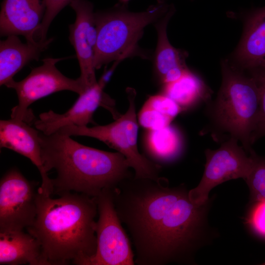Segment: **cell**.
<instances>
[{"mask_svg":"<svg viewBox=\"0 0 265 265\" xmlns=\"http://www.w3.org/2000/svg\"><path fill=\"white\" fill-rule=\"evenodd\" d=\"M184 185L131 176L113 188L115 210L135 250V264H191L207 229L210 200L193 203Z\"/></svg>","mask_w":265,"mask_h":265,"instance_id":"6da1fadb","label":"cell"},{"mask_svg":"<svg viewBox=\"0 0 265 265\" xmlns=\"http://www.w3.org/2000/svg\"><path fill=\"white\" fill-rule=\"evenodd\" d=\"M58 195L52 198L38 188L36 215L26 231L38 241L46 265H83L96 251L95 197L75 192Z\"/></svg>","mask_w":265,"mask_h":265,"instance_id":"7a4b0ae2","label":"cell"},{"mask_svg":"<svg viewBox=\"0 0 265 265\" xmlns=\"http://www.w3.org/2000/svg\"><path fill=\"white\" fill-rule=\"evenodd\" d=\"M39 135L44 168L56 174L52 179L53 193L75 192L96 197L131 176L125 157L118 152L83 145L60 130L49 135L39 131Z\"/></svg>","mask_w":265,"mask_h":265,"instance_id":"3957f363","label":"cell"},{"mask_svg":"<svg viewBox=\"0 0 265 265\" xmlns=\"http://www.w3.org/2000/svg\"><path fill=\"white\" fill-rule=\"evenodd\" d=\"M221 84L207 113L217 134L237 139L249 154L259 116V90L253 78L230 60L221 61Z\"/></svg>","mask_w":265,"mask_h":265,"instance_id":"277c9868","label":"cell"},{"mask_svg":"<svg viewBox=\"0 0 265 265\" xmlns=\"http://www.w3.org/2000/svg\"><path fill=\"white\" fill-rule=\"evenodd\" d=\"M172 4L157 0L146 10L134 12L117 3L94 13L97 29L94 64L96 70L112 61L118 62L134 55L147 58L149 55L138 46L144 29L164 16Z\"/></svg>","mask_w":265,"mask_h":265,"instance_id":"5b68a950","label":"cell"},{"mask_svg":"<svg viewBox=\"0 0 265 265\" xmlns=\"http://www.w3.org/2000/svg\"><path fill=\"white\" fill-rule=\"evenodd\" d=\"M129 106L126 113L111 123L93 127L70 126L60 130L70 136H85L96 138L116 150L126 158L130 168L134 171L136 179L159 178L160 167L141 154L138 150L135 98L132 88L127 90Z\"/></svg>","mask_w":265,"mask_h":265,"instance_id":"8992f818","label":"cell"},{"mask_svg":"<svg viewBox=\"0 0 265 265\" xmlns=\"http://www.w3.org/2000/svg\"><path fill=\"white\" fill-rule=\"evenodd\" d=\"M67 58H45L42 60V65L33 68L23 80L17 81L13 79L4 85L15 90L18 100V105L11 109V118L31 125L36 118L28 107L36 101L63 90L79 95L85 91L79 78L75 80L68 78L56 67L58 62Z\"/></svg>","mask_w":265,"mask_h":265,"instance_id":"52a82bcc","label":"cell"},{"mask_svg":"<svg viewBox=\"0 0 265 265\" xmlns=\"http://www.w3.org/2000/svg\"><path fill=\"white\" fill-rule=\"evenodd\" d=\"M95 199L96 251L83 265H134L135 254L115 210L113 188L103 189Z\"/></svg>","mask_w":265,"mask_h":265,"instance_id":"ba28073f","label":"cell"},{"mask_svg":"<svg viewBox=\"0 0 265 265\" xmlns=\"http://www.w3.org/2000/svg\"><path fill=\"white\" fill-rule=\"evenodd\" d=\"M236 138L230 137L216 150L207 149L204 173L198 185L188 191L189 199L202 205L209 200L210 191L217 186L230 180L247 177L252 158Z\"/></svg>","mask_w":265,"mask_h":265,"instance_id":"9c48e42d","label":"cell"},{"mask_svg":"<svg viewBox=\"0 0 265 265\" xmlns=\"http://www.w3.org/2000/svg\"><path fill=\"white\" fill-rule=\"evenodd\" d=\"M36 184L17 168L7 171L0 181V230H24L37 213Z\"/></svg>","mask_w":265,"mask_h":265,"instance_id":"30bf717a","label":"cell"},{"mask_svg":"<svg viewBox=\"0 0 265 265\" xmlns=\"http://www.w3.org/2000/svg\"><path fill=\"white\" fill-rule=\"evenodd\" d=\"M76 13V20L70 24L69 41L78 60L79 77L86 91L97 83L94 64L97 41L94 5L87 0H74L70 4Z\"/></svg>","mask_w":265,"mask_h":265,"instance_id":"8fae6325","label":"cell"},{"mask_svg":"<svg viewBox=\"0 0 265 265\" xmlns=\"http://www.w3.org/2000/svg\"><path fill=\"white\" fill-rule=\"evenodd\" d=\"M105 85L104 77L79 97L66 112L59 114L51 110L39 114L33 122L35 128L43 133L49 135L66 126H86L93 122V115L100 106H108L111 102L103 91Z\"/></svg>","mask_w":265,"mask_h":265,"instance_id":"7c38bea8","label":"cell"},{"mask_svg":"<svg viewBox=\"0 0 265 265\" xmlns=\"http://www.w3.org/2000/svg\"><path fill=\"white\" fill-rule=\"evenodd\" d=\"M39 130L27 122L16 118L0 121V147L11 150L27 158L36 166L41 177L39 190L51 195L53 187L46 171L41 158Z\"/></svg>","mask_w":265,"mask_h":265,"instance_id":"4fadbf2b","label":"cell"},{"mask_svg":"<svg viewBox=\"0 0 265 265\" xmlns=\"http://www.w3.org/2000/svg\"><path fill=\"white\" fill-rule=\"evenodd\" d=\"M46 10L45 0H2L0 12L1 36L22 35L34 42Z\"/></svg>","mask_w":265,"mask_h":265,"instance_id":"5bb4252c","label":"cell"},{"mask_svg":"<svg viewBox=\"0 0 265 265\" xmlns=\"http://www.w3.org/2000/svg\"><path fill=\"white\" fill-rule=\"evenodd\" d=\"M175 11L172 4L168 11L154 24L158 40L152 56L153 69L162 85L178 80L189 69L186 63L187 53L174 47L167 37V25Z\"/></svg>","mask_w":265,"mask_h":265,"instance_id":"9a60e30c","label":"cell"},{"mask_svg":"<svg viewBox=\"0 0 265 265\" xmlns=\"http://www.w3.org/2000/svg\"><path fill=\"white\" fill-rule=\"evenodd\" d=\"M230 61L243 70L265 69V6L246 15L242 36Z\"/></svg>","mask_w":265,"mask_h":265,"instance_id":"2e32d148","label":"cell"},{"mask_svg":"<svg viewBox=\"0 0 265 265\" xmlns=\"http://www.w3.org/2000/svg\"><path fill=\"white\" fill-rule=\"evenodd\" d=\"M53 38L34 42H22L18 35H10L0 42V85H4L24 66L38 61L53 42Z\"/></svg>","mask_w":265,"mask_h":265,"instance_id":"e0dca14e","label":"cell"},{"mask_svg":"<svg viewBox=\"0 0 265 265\" xmlns=\"http://www.w3.org/2000/svg\"><path fill=\"white\" fill-rule=\"evenodd\" d=\"M46 265L38 241L24 230H0V265Z\"/></svg>","mask_w":265,"mask_h":265,"instance_id":"ac0fdd59","label":"cell"},{"mask_svg":"<svg viewBox=\"0 0 265 265\" xmlns=\"http://www.w3.org/2000/svg\"><path fill=\"white\" fill-rule=\"evenodd\" d=\"M211 91L203 80L189 69L178 80L162 85V93L182 109L204 101L209 102Z\"/></svg>","mask_w":265,"mask_h":265,"instance_id":"d6986e66","label":"cell"},{"mask_svg":"<svg viewBox=\"0 0 265 265\" xmlns=\"http://www.w3.org/2000/svg\"><path fill=\"white\" fill-rule=\"evenodd\" d=\"M182 108L174 100L161 93L150 97L140 109L139 124L148 130L161 129L170 125Z\"/></svg>","mask_w":265,"mask_h":265,"instance_id":"ffe728a7","label":"cell"},{"mask_svg":"<svg viewBox=\"0 0 265 265\" xmlns=\"http://www.w3.org/2000/svg\"><path fill=\"white\" fill-rule=\"evenodd\" d=\"M146 146L149 153L161 161H169L179 156L183 147L182 138L175 128L167 126L148 130L145 136Z\"/></svg>","mask_w":265,"mask_h":265,"instance_id":"44dd1931","label":"cell"},{"mask_svg":"<svg viewBox=\"0 0 265 265\" xmlns=\"http://www.w3.org/2000/svg\"><path fill=\"white\" fill-rule=\"evenodd\" d=\"M249 154L252 164L244 180L250 190L251 200L265 199V158L259 156L252 149Z\"/></svg>","mask_w":265,"mask_h":265,"instance_id":"7402d4cb","label":"cell"},{"mask_svg":"<svg viewBox=\"0 0 265 265\" xmlns=\"http://www.w3.org/2000/svg\"><path fill=\"white\" fill-rule=\"evenodd\" d=\"M254 80L260 94V112L255 131L251 136L252 144L258 138L265 136V69L255 68L247 70Z\"/></svg>","mask_w":265,"mask_h":265,"instance_id":"603a6c76","label":"cell"},{"mask_svg":"<svg viewBox=\"0 0 265 265\" xmlns=\"http://www.w3.org/2000/svg\"><path fill=\"white\" fill-rule=\"evenodd\" d=\"M245 221L252 233L265 241V199L251 201Z\"/></svg>","mask_w":265,"mask_h":265,"instance_id":"cb8c5ba5","label":"cell"},{"mask_svg":"<svg viewBox=\"0 0 265 265\" xmlns=\"http://www.w3.org/2000/svg\"><path fill=\"white\" fill-rule=\"evenodd\" d=\"M74 0H45L46 10L40 29L37 34V39L45 40L51 24L56 16Z\"/></svg>","mask_w":265,"mask_h":265,"instance_id":"d4e9b609","label":"cell"},{"mask_svg":"<svg viewBox=\"0 0 265 265\" xmlns=\"http://www.w3.org/2000/svg\"><path fill=\"white\" fill-rule=\"evenodd\" d=\"M119 3L124 5H128V4L130 0H118Z\"/></svg>","mask_w":265,"mask_h":265,"instance_id":"484cf974","label":"cell"},{"mask_svg":"<svg viewBox=\"0 0 265 265\" xmlns=\"http://www.w3.org/2000/svg\"><path fill=\"white\" fill-rule=\"evenodd\" d=\"M261 265H265V262H264V263L262 264Z\"/></svg>","mask_w":265,"mask_h":265,"instance_id":"4316f807","label":"cell"}]
</instances>
